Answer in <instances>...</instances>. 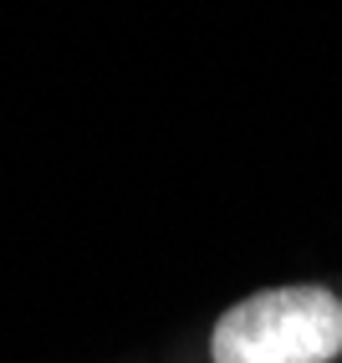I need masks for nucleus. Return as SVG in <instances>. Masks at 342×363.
<instances>
[{"label":"nucleus","instance_id":"1","mask_svg":"<svg viewBox=\"0 0 342 363\" xmlns=\"http://www.w3.org/2000/svg\"><path fill=\"white\" fill-rule=\"evenodd\" d=\"M342 292L327 281H281L235 297L210 328V363H337Z\"/></svg>","mask_w":342,"mask_h":363}]
</instances>
